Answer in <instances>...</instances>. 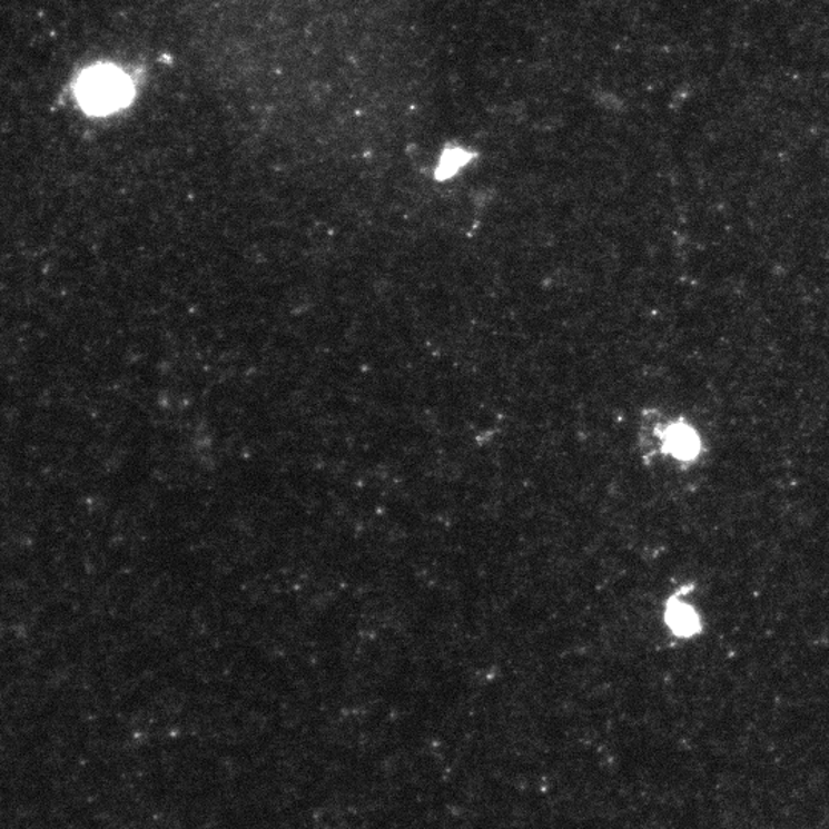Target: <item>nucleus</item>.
I'll list each match as a JSON object with an SVG mask.
<instances>
[{
  "mask_svg": "<svg viewBox=\"0 0 829 829\" xmlns=\"http://www.w3.org/2000/svg\"><path fill=\"white\" fill-rule=\"evenodd\" d=\"M699 443L698 435L693 428L687 427L685 424H677L669 428L665 436V452L677 456L679 460H694L698 456Z\"/></svg>",
  "mask_w": 829,
  "mask_h": 829,
  "instance_id": "f03ea898",
  "label": "nucleus"
},
{
  "mask_svg": "<svg viewBox=\"0 0 829 829\" xmlns=\"http://www.w3.org/2000/svg\"><path fill=\"white\" fill-rule=\"evenodd\" d=\"M131 80L115 67L91 68L85 71L77 83V97L80 103L92 115L102 116L127 107L131 102Z\"/></svg>",
  "mask_w": 829,
  "mask_h": 829,
  "instance_id": "f257e3e1",
  "label": "nucleus"
},
{
  "mask_svg": "<svg viewBox=\"0 0 829 829\" xmlns=\"http://www.w3.org/2000/svg\"><path fill=\"white\" fill-rule=\"evenodd\" d=\"M472 159V154L464 151L461 148L447 149L446 152L441 157L438 169H436V177L440 180L448 179L453 174L458 172L468 160Z\"/></svg>",
  "mask_w": 829,
  "mask_h": 829,
  "instance_id": "20e7f679",
  "label": "nucleus"
},
{
  "mask_svg": "<svg viewBox=\"0 0 829 829\" xmlns=\"http://www.w3.org/2000/svg\"><path fill=\"white\" fill-rule=\"evenodd\" d=\"M665 619L667 624L670 625V629L678 636L690 638L701 630V624H699V618L694 610L690 605L677 600V598H673L667 604Z\"/></svg>",
  "mask_w": 829,
  "mask_h": 829,
  "instance_id": "7ed1b4c3",
  "label": "nucleus"
}]
</instances>
